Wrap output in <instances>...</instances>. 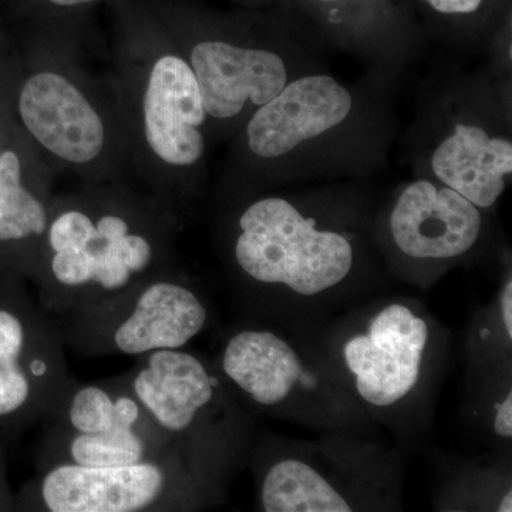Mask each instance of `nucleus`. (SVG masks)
Returning a JSON list of instances; mask_svg holds the SVG:
<instances>
[{
  "label": "nucleus",
  "instance_id": "obj_1",
  "mask_svg": "<svg viewBox=\"0 0 512 512\" xmlns=\"http://www.w3.org/2000/svg\"><path fill=\"white\" fill-rule=\"evenodd\" d=\"M114 90L131 170L147 194L180 218L204 180L210 117L197 77L147 0H114Z\"/></svg>",
  "mask_w": 512,
  "mask_h": 512
},
{
  "label": "nucleus",
  "instance_id": "obj_2",
  "mask_svg": "<svg viewBox=\"0 0 512 512\" xmlns=\"http://www.w3.org/2000/svg\"><path fill=\"white\" fill-rule=\"evenodd\" d=\"M237 202L221 228L232 284L249 308L305 329L369 291V266L353 229L281 195Z\"/></svg>",
  "mask_w": 512,
  "mask_h": 512
},
{
  "label": "nucleus",
  "instance_id": "obj_3",
  "mask_svg": "<svg viewBox=\"0 0 512 512\" xmlns=\"http://www.w3.org/2000/svg\"><path fill=\"white\" fill-rule=\"evenodd\" d=\"M180 227L130 183H80L55 194L33 281L40 306L64 315L177 264Z\"/></svg>",
  "mask_w": 512,
  "mask_h": 512
},
{
  "label": "nucleus",
  "instance_id": "obj_4",
  "mask_svg": "<svg viewBox=\"0 0 512 512\" xmlns=\"http://www.w3.org/2000/svg\"><path fill=\"white\" fill-rule=\"evenodd\" d=\"M15 52L10 103L16 124L57 175L130 183L126 123L113 82L87 66L83 23H28Z\"/></svg>",
  "mask_w": 512,
  "mask_h": 512
},
{
  "label": "nucleus",
  "instance_id": "obj_5",
  "mask_svg": "<svg viewBox=\"0 0 512 512\" xmlns=\"http://www.w3.org/2000/svg\"><path fill=\"white\" fill-rule=\"evenodd\" d=\"M303 330L377 427L414 440L433 426L450 333L419 299H367Z\"/></svg>",
  "mask_w": 512,
  "mask_h": 512
},
{
  "label": "nucleus",
  "instance_id": "obj_6",
  "mask_svg": "<svg viewBox=\"0 0 512 512\" xmlns=\"http://www.w3.org/2000/svg\"><path fill=\"white\" fill-rule=\"evenodd\" d=\"M248 464L258 511H399L403 507V454L373 437L255 436Z\"/></svg>",
  "mask_w": 512,
  "mask_h": 512
},
{
  "label": "nucleus",
  "instance_id": "obj_7",
  "mask_svg": "<svg viewBox=\"0 0 512 512\" xmlns=\"http://www.w3.org/2000/svg\"><path fill=\"white\" fill-rule=\"evenodd\" d=\"M235 396L252 414L322 433L379 436L306 330L244 323L229 330L214 357Z\"/></svg>",
  "mask_w": 512,
  "mask_h": 512
},
{
  "label": "nucleus",
  "instance_id": "obj_8",
  "mask_svg": "<svg viewBox=\"0 0 512 512\" xmlns=\"http://www.w3.org/2000/svg\"><path fill=\"white\" fill-rule=\"evenodd\" d=\"M198 473L227 491L248 463L255 416L235 396L210 357L185 348L137 357L120 375Z\"/></svg>",
  "mask_w": 512,
  "mask_h": 512
},
{
  "label": "nucleus",
  "instance_id": "obj_9",
  "mask_svg": "<svg viewBox=\"0 0 512 512\" xmlns=\"http://www.w3.org/2000/svg\"><path fill=\"white\" fill-rule=\"evenodd\" d=\"M197 77L211 134L237 133L289 83L288 64L269 40L268 8L215 10L194 0H147Z\"/></svg>",
  "mask_w": 512,
  "mask_h": 512
},
{
  "label": "nucleus",
  "instance_id": "obj_10",
  "mask_svg": "<svg viewBox=\"0 0 512 512\" xmlns=\"http://www.w3.org/2000/svg\"><path fill=\"white\" fill-rule=\"evenodd\" d=\"M211 303L177 264L110 298L55 316L66 348L87 357H141L190 345L210 326Z\"/></svg>",
  "mask_w": 512,
  "mask_h": 512
},
{
  "label": "nucleus",
  "instance_id": "obj_11",
  "mask_svg": "<svg viewBox=\"0 0 512 512\" xmlns=\"http://www.w3.org/2000/svg\"><path fill=\"white\" fill-rule=\"evenodd\" d=\"M227 491L198 473L180 448L110 467L56 466L39 471L22 495L39 512L200 511L224 503Z\"/></svg>",
  "mask_w": 512,
  "mask_h": 512
},
{
  "label": "nucleus",
  "instance_id": "obj_12",
  "mask_svg": "<svg viewBox=\"0 0 512 512\" xmlns=\"http://www.w3.org/2000/svg\"><path fill=\"white\" fill-rule=\"evenodd\" d=\"M173 446L120 376L79 382L49 420L39 471L123 466L158 457Z\"/></svg>",
  "mask_w": 512,
  "mask_h": 512
},
{
  "label": "nucleus",
  "instance_id": "obj_13",
  "mask_svg": "<svg viewBox=\"0 0 512 512\" xmlns=\"http://www.w3.org/2000/svg\"><path fill=\"white\" fill-rule=\"evenodd\" d=\"M379 228L392 274L427 289L476 252L485 218L463 195L423 178L399 192Z\"/></svg>",
  "mask_w": 512,
  "mask_h": 512
},
{
  "label": "nucleus",
  "instance_id": "obj_14",
  "mask_svg": "<svg viewBox=\"0 0 512 512\" xmlns=\"http://www.w3.org/2000/svg\"><path fill=\"white\" fill-rule=\"evenodd\" d=\"M16 279L0 302V423L26 426L52 419L80 380L67 366L55 316Z\"/></svg>",
  "mask_w": 512,
  "mask_h": 512
},
{
  "label": "nucleus",
  "instance_id": "obj_15",
  "mask_svg": "<svg viewBox=\"0 0 512 512\" xmlns=\"http://www.w3.org/2000/svg\"><path fill=\"white\" fill-rule=\"evenodd\" d=\"M352 94L326 74L299 77L256 109L235 136L234 195L245 194L261 171L348 120Z\"/></svg>",
  "mask_w": 512,
  "mask_h": 512
},
{
  "label": "nucleus",
  "instance_id": "obj_16",
  "mask_svg": "<svg viewBox=\"0 0 512 512\" xmlns=\"http://www.w3.org/2000/svg\"><path fill=\"white\" fill-rule=\"evenodd\" d=\"M56 175L16 124L0 153V269L9 276L35 281Z\"/></svg>",
  "mask_w": 512,
  "mask_h": 512
},
{
  "label": "nucleus",
  "instance_id": "obj_17",
  "mask_svg": "<svg viewBox=\"0 0 512 512\" xmlns=\"http://www.w3.org/2000/svg\"><path fill=\"white\" fill-rule=\"evenodd\" d=\"M431 173L480 210H490L512 174L511 140L491 136L477 124L458 123L433 151Z\"/></svg>",
  "mask_w": 512,
  "mask_h": 512
},
{
  "label": "nucleus",
  "instance_id": "obj_18",
  "mask_svg": "<svg viewBox=\"0 0 512 512\" xmlns=\"http://www.w3.org/2000/svg\"><path fill=\"white\" fill-rule=\"evenodd\" d=\"M468 407L484 439L507 447L512 440L511 365L470 367Z\"/></svg>",
  "mask_w": 512,
  "mask_h": 512
},
{
  "label": "nucleus",
  "instance_id": "obj_19",
  "mask_svg": "<svg viewBox=\"0 0 512 512\" xmlns=\"http://www.w3.org/2000/svg\"><path fill=\"white\" fill-rule=\"evenodd\" d=\"M512 275L505 271L503 282L490 305L474 315L467 338L470 367L511 365Z\"/></svg>",
  "mask_w": 512,
  "mask_h": 512
},
{
  "label": "nucleus",
  "instance_id": "obj_20",
  "mask_svg": "<svg viewBox=\"0 0 512 512\" xmlns=\"http://www.w3.org/2000/svg\"><path fill=\"white\" fill-rule=\"evenodd\" d=\"M443 510L512 511L510 474L495 470H468L448 485Z\"/></svg>",
  "mask_w": 512,
  "mask_h": 512
},
{
  "label": "nucleus",
  "instance_id": "obj_21",
  "mask_svg": "<svg viewBox=\"0 0 512 512\" xmlns=\"http://www.w3.org/2000/svg\"><path fill=\"white\" fill-rule=\"evenodd\" d=\"M114 0H16L18 12L28 23H83L97 6Z\"/></svg>",
  "mask_w": 512,
  "mask_h": 512
},
{
  "label": "nucleus",
  "instance_id": "obj_22",
  "mask_svg": "<svg viewBox=\"0 0 512 512\" xmlns=\"http://www.w3.org/2000/svg\"><path fill=\"white\" fill-rule=\"evenodd\" d=\"M306 9L328 20V22H348L367 16L387 18L393 10L390 0H299Z\"/></svg>",
  "mask_w": 512,
  "mask_h": 512
},
{
  "label": "nucleus",
  "instance_id": "obj_23",
  "mask_svg": "<svg viewBox=\"0 0 512 512\" xmlns=\"http://www.w3.org/2000/svg\"><path fill=\"white\" fill-rule=\"evenodd\" d=\"M15 52L16 47L10 45L5 33L0 29V153L16 126L10 103Z\"/></svg>",
  "mask_w": 512,
  "mask_h": 512
},
{
  "label": "nucleus",
  "instance_id": "obj_24",
  "mask_svg": "<svg viewBox=\"0 0 512 512\" xmlns=\"http://www.w3.org/2000/svg\"><path fill=\"white\" fill-rule=\"evenodd\" d=\"M424 8L443 18L466 19L490 8L493 0H416Z\"/></svg>",
  "mask_w": 512,
  "mask_h": 512
},
{
  "label": "nucleus",
  "instance_id": "obj_25",
  "mask_svg": "<svg viewBox=\"0 0 512 512\" xmlns=\"http://www.w3.org/2000/svg\"><path fill=\"white\" fill-rule=\"evenodd\" d=\"M229 2L237 3L242 8L262 9L271 8L276 3H281V0H229Z\"/></svg>",
  "mask_w": 512,
  "mask_h": 512
},
{
  "label": "nucleus",
  "instance_id": "obj_26",
  "mask_svg": "<svg viewBox=\"0 0 512 512\" xmlns=\"http://www.w3.org/2000/svg\"><path fill=\"white\" fill-rule=\"evenodd\" d=\"M0 461H2V458H0Z\"/></svg>",
  "mask_w": 512,
  "mask_h": 512
}]
</instances>
